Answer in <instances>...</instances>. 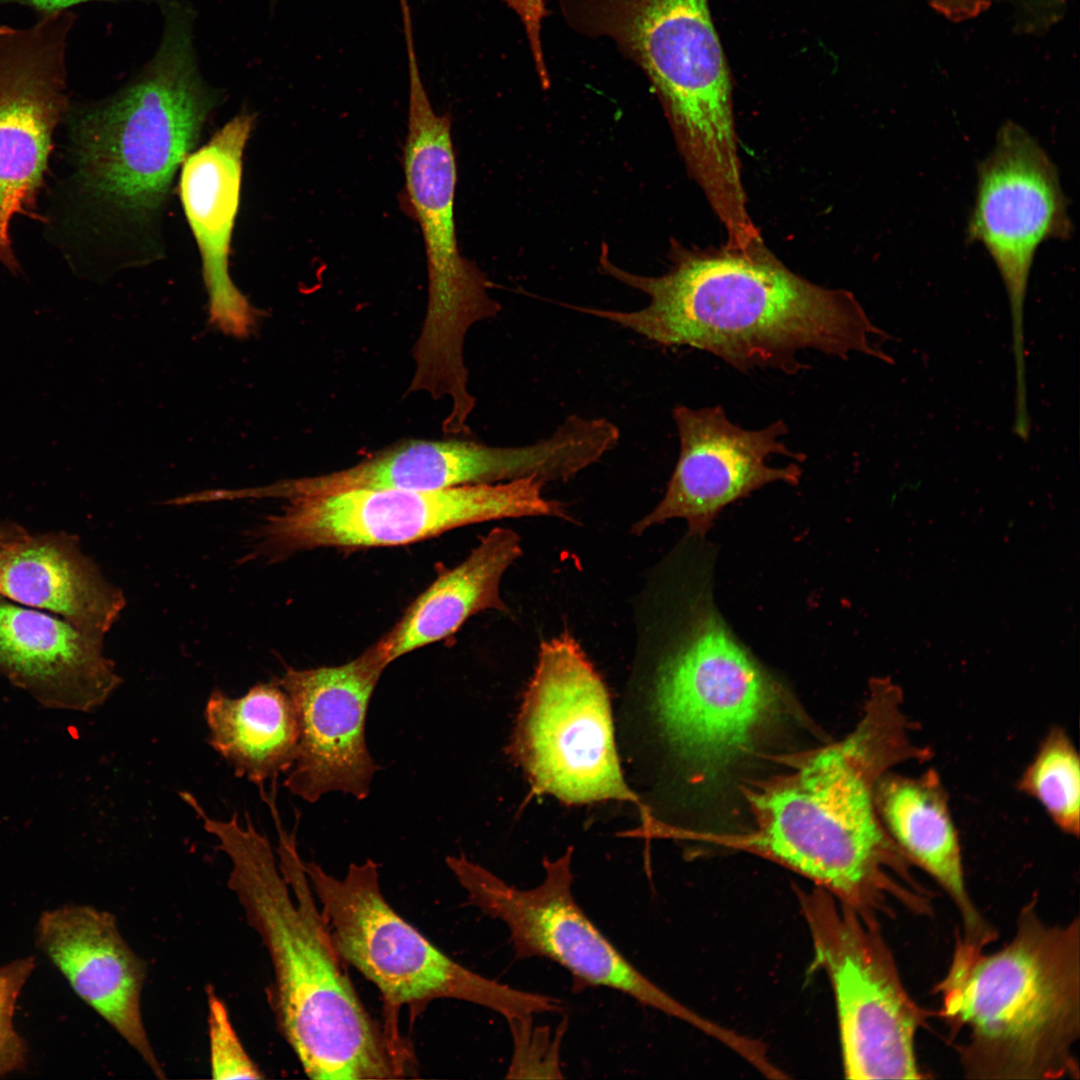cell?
Wrapping results in <instances>:
<instances>
[{"instance_id": "obj_5", "label": "cell", "mask_w": 1080, "mask_h": 1080, "mask_svg": "<svg viewBox=\"0 0 1080 1080\" xmlns=\"http://www.w3.org/2000/svg\"><path fill=\"white\" fill-rule=\"evenodd\" d=\"M956 936L936 984L938 1012L964 1076L978 1080L1079 1078L1080 920L1048 924L1036 898L1020 910L1012 939L993 953Z\"/></svg>"}, {"instance_id": "obj_9", "label": "cell", "mask_w": 1080, "mask_h": 1080, "mask_svg": "<svg viewBox=\"0 0 1080 1080\" xmlns=\"http://www.w3.org/2000/svg\"><path fill=\"white\" fill-rule=\"evenodd\" d=\"M656 675L666 740L699 780L723 772L778 710L782 689L730 629L702 589L692 599Z\"/></svg>"}, {"instance_id": "obj_7", "label": "cell", "mask_w": 1080, "mask_h": 1080, "mask_svg": "<svg viewBox=\"0 0 1080 1080\" xmlns=\"http://www.w3.org/2000/svg\"><path fill=\"white\" fill-rule=\"evenodd\" d=\"M405 50L409 96L401 206L420 226L428 271V305L413 350L416 370L409 390L459 402L469 395L463 352L466 334L477 322L497 316L501 306L489 293L486 274L459 250L451 115L434 110L421 78L415 43L407 41Z\"/></svg>"}, {"instance_id": "obj_14", "label": "cell", "mask_w": 1080, "mask_h": 1080, "mask_svg": "<svg viewBox=\"0 0 1080 1080\" xmlns=\"http://www.w3.org/2000/svg\"><path fill=\"white\" fill-rule=\"evenodd\" d=\"M71 10L39 16L31 26H0V263L20 272L10 224L33 215L52 137L70 107L67 44Z\"/></svg>"}, {"instance_id": "obj_30", "label": "cell", "mask_w": 1080, "mask_h": 1080, "mask_svg": "<svg viewBox=\"0 0 1080 1080\" xmlns=\"http://www.w3.org/2000/svg\"><path fill=\"white\" fill-rule=\"evenodd\" d=\"M994 0H926L937 14L954 23L966 22L985 13Z\"/></svg>"}, {"instance_id": "obj_10", "label": "cell", "mask_w": 1080, "mask_h": 1080, "mask_svg": "<svg viewBox=\"0 0 1080 1080\" xmlns=\"http://www.w3.org/2000/svg\"><path fill=\"white\" fill-rule=\"evenodd\" d=\"M528 477L438 490L357 489L289 499L257 534L256 551L269 559L318 547L406 545L448 530L527 516L569 519L563 505Z\"/></svg>"}, {"instance_id": "obj_6", "label": "cell", "mask_w": 1080, "mask_h": 1080, "mask_svg": "<svg viewBox=\"0 0 1080 1080\" xmlns=\"http://www.w3.org/2000/svg\"><path fill=\"white\" fill-rule=\"evenodd\" d=\"M558 1L571 28L611 39L643 70L716 216L745 222L731 75L708 0Z\"/></svg>"}, {"instance_id": "obj_26", "label": "cell", "mask_w": 1080, "mask_h": 1080, "mask_svg": "<svg viewBox=\"0 0 1080 1080\" xmlns=\"http://www.w3.org/2000/svg\"><path fill=\"white\" fill-rule=\"evenodd\" d=\"M1017 787L1038 801L1063 833L1079 836V755L1063 728L1055 726L1048 731Z\"/></svg>"}, {"instance_id": "obj_2", "label": "cell", "mask_w": 1080, "mask_h": 1080, "mask_svg": "<svg viewBox=\"0 0 1080 1080\" xmlns=\"http://www.w3.org/2000/svg\"><path fill=\"white\" fill-rule=\"evenodd\" d=\"M662 275L630 273L600 255L604 273L649 297L633 311L574 307L665 347H692L746 372L802 369L798 353L890 361L887 339L846 289L820 286L790 270L764 244L747 250L687 249L675 241Z\"/></svg>"}, {"instance_id": "obj_28", "label": "cell", "mask_w": 1080, "mask_h": 1080, "mask_svg": "<svg viewBox=\"0 0 1080 1080\" xmlns=\"http://www.w3.org/2000/svg\"><path fill=\"white\" fill-rule=\"evenodd\" d=\"M35 966V957L26 956L0 967V1076L23 1070L28 1061V1046L15 1028L14 1015Z\"/></svg>"}, {"instance_id": "obj_3", "label": "cell", "mask_w": 1080, "mask_h": 1080, "mask_svg": "<svg viewBox=\"0 0 1080 1080\" xmlns=\"http://www.w3.org/2000/svg\"><path fill=\"white\" fill-rule=\"evenodd\" d=\"M231 861L228 886L269 956L268 1001L280 1034L305 1074L318 1080L393 1079L415 1072L408 1043L370 1016L341 965L311 889L295 838L278 831L276 862L268 838L237 814L228 821L193 807Z\"/></svg>"}, {"instance_id": "obj_15", "label": "cell", "mask_w": 1080, "mask_h": 1080, "mask_svg": "<svg viewBox=\"0 0 1080 1080\" xmlns=\"http://www.w3.org/2000/svg\"><path fill=\"white\" fill-rule=\"evenodd\" d=\"M1073 231L1056 166L1024 128L1007 121L991 153L978 164L967 240L980 243L1005 285L1013 320L1017 373H1023V311L1039 246Z\"/></svg>"}, {"instance_id": "obj_8", "label": "cell", "mask_w": 1080, "mask_h": 1080, "mask_svg": "<svg viewBox=\"0 0 1080 1080\" xmlns=\"http://www.w3.org/2000/svg\"><path fill=\"white\" fill-rule=\"evenodd\" d=\"M303 865L338 955L382 994L391 1035L401 1037V1008L417 1013L437 999L476 1004L507 1021L561 1010L557 999L485 977L440 951L387 902L373 860L351 863L342 878Z\"/></svg>"}, {"instance_id": "obj_20", "label": "cell", "mask_w": 1080, "mask_h": 1080, "mask_svg": "<svg viewBox=\"0 0 1080 1080\" xmlns=\"http://www.w3.org/2000/svg\"><path fill=\"white\" fill-rule=\"evenodd\" d=\"M253 117H234L182 166L179 191L198 244L209 296L211 322L235 337L249 335L257 312L228 274V256L238 210L242 154Z\"/></svg>"}, {"instance_id": "obj_4", "label": "cell", "mask_w": 1080, "mask_h": 1080, "mask_svg": "<svg viewBox=\"0 0 1080 1080\" xmlns=\"http://www.w3.org/2000/svg\"><path fill=\"white\" fill-rule=\"evenodd\" d=\"M216 101L198 70L190 11L167 4L160 46L138 76L100 101L70 104L64 117L65 236L145 256L175 172Z\"/></svg>"}, {"instance_id": "obj_13", "label": "cell", "mask_w": 1080, "mask_h": 1080, "mask_svg": "<svg viewBox=\"0 0 1080 1080\" xmlns=\"http://www.w3.org/2000/svg\"><path fill=\"white\" fill-rule=\"evenodd\" d=\"M571 859V848L557 859H545L544 879L530 889L507 884L465 856H448L446 863L470 904L506 925L518 959L547 958L565 968L576 986L617 990L720 1038L723 1027L652 982L587 916L572 893Z\"/></svg>"}, {"instance_id": "obj_11", "label": "cell", "mask_w": 1080, "mask_h": 1080, "mask_svg": "<svg viewBox=\"0 0 1080 1080\" xmlns=\"http://www.w3.org/2000/svg\"><path fill=\"white\" fill-rule=\"evenodd\" d=\"M814 961L835 997L846 1078L922 1079L915 1038L930 1012L909 995L878 918L816 887L799 893Z\"/></svg>"}, {"instance_id": "obj_24", "label": "cell", "mask_w": 1080, "mask_h": 1080, "mask_svg": "<svg viewBox=\"0 0 1080 1080\" xmlns=\"http://www.w3.org/2000/svg\"><path fill=\"white\" fill-rule=\"evenodd\" d=\"M521 553L520 537L511 529L495 528L482 537L469 556L439 574L376 643L386 662L453 635L481 611H507L500 582Z\"/></svg>"}, {"instance_id": "obj_23", "label": "cell", "mask_w": 1080, "mask_h": 1080, "mask_svg": "<svg viewBox=\"0 0 1080 1080\" xmlns=\"http://www.w3.org/2000/svg\"><path fill=\"white\" fill-rule=\"evenodd\" d=\"M0 596L58 614L101 640L126 605L123 592L66 532L28 533L0 546Z\"/></svg>"}, {"instance_id": "obj_25", "label": "cell", "mask_w": 1080, "mask_h": 1080, "mask_svg": "<svg viewBox=\"0 0 1080 1080\" xmlns=\"http://www.w3.org/2000/svg\"><path fill=\"white\" fill-rule=\"evenodd\" d=\"M208 743L234 769L265 792L267 781L286 774L299 743L297 714L278 680L259 683L239 698L214 689L205 706Z\"/></svg>"}, {"instance_id": "obj_17", "label": "cell", "mask_w": 1080, "mask_h": 1080, "mask_svg": "<svg viewBox=\"0 0 1080 1080\" xmlns=\"http://www.w3.org/2000/svg\"><path fill=\"white\" fill-rule=\"evenodd\" d=\"M572 465V444L559 430L531 444L507 447L474 440L412 439L383 449L349 468L278 481L252 489L251 495L289 500L357 489L438 490L528 477L546 483L564 480Z\"/></svg>"}, {"instance_id": "obj_21", "label": "cell", "mask_w": 1080, "mask_h": 1080, "mask_svg": "<svg viewBox=\"0 0 1080 1080\" xmlns=\"http://www.w3.org/2000/svg\"><path fill=\"white\" fill-rule=\"evenodd\" d=\"M0 674L47 707L81 712L101 706L122 682L103 640L2 596Z\"/></svg>"}, {"instance_id": "obj_32", "label": "cell", "mask_w": 1080, "mask_h": 1080, "mask_svg": "<svg viewBox=\"0 0 1080 1080\" xmlns=\"http://www.w3.org/2000/svg\"><path fill=\"white\" fill-rule=\"evenodd\" d=\"M25 528L15 522L0 520V546L26 536Z\"/></svg>"}, {"instance_id": "obj_1", "label": "cell", "mask_w": 1080, "mask_h": 1080, "mask_svg": "<svg viewBox=\"0 0 1080 1080\" xmlns=\"http://www.w3.org/2000/svg\"><path fill=\"white\" fill-rule=\"evenodd\" d=\"M864 713L843 740L796 759L791 771L747 794L754 828L741 847L812 880L866 916L896 901L930 915L932 894L912 873L877 812L875 788L893 767L929 760L890 678L872 679Z\"/></svg>"}, {"instance_id": "obj_16", "label": "cell", "mask_w": 1080, "mask_h": 1080, "mask_svg": "<svg viewBox=\"0 0 1080 1080\" xmlns=\"http://www.w3.org/2000/svg\"><path fill=\"white\" fill-rule=\"evenodd\" d=\"M672 417L679 438L678 459L662 499L634 524L635 534L682 519L690 535L703 537L727 505L771 483H799L798 464L775 467L768 462L774 455L798 462L806 458L781 441L788 433L783 420L749 430L733 423L721 405L678 404Z\"/></svg>"}, {"instance_id": "obj_18", "label": "cell", "mask_w": 1080, "mask_h": 1080, "mask_svg": "<svg viewBox=\"0 0 1080 1080\" xmlns=\"http://www.w3.org/2000/svg\"><path fill=\"white\" fill-rule=\"evenodd\" d=\"M387 665L375 643L346 664L289 667L278 680L299 724L297 756L284 780L293 795L309 803L330 792L358 800L369 795L378 766L366 742V717Z\"/></svg>"}, {"instance_id": "obj_29", "label": "cell", "mask_w": 1080, "mask_h": 1080, "mask_svg": "<svg viewBox=\"0 0 1080 1080\" xmlns=\"http://www.w3.org/2000/svg\"><path fill=\"white\" fill-rule=\"evenodd\" d=\"M533 1017L508 1021L513 1038V1056L508 1078L562 1077L559 1067V1043L562 1029L552 1037L545 1027L532 1024Z\"/></svg>"}, {"instance_id": "obj_31", "label": "cell", "mask_w": 1080, "mask_h": 1080, "mask_svg": "<svg viewBox=\"0 0 1080 1080\" xmlns=\"http://www.w3.org/2000/svg\"><path fill=\"white\" fill-rule=\"evenodd\" d=\"M92 1L117 0H0V5L15 4L30 8L41 15L70 10L72 7Z\"/></svg>"}, {"instance_id": "obj_22", "label": "cell", "mask_w": 1080, "mask_h": 1080, "mask_svg": "<svg viewBox=\"0 0 1080 1080\" xmlns=\"http://www.w3.org/2000/svg\"><path fill=\"white\" fill-rule=\"evenodd\" d=\"M880 820L899 850L927 873L955 905L961 937L985 948L997 931L974 904L965 882L958 831L945 786L934 769L916 776L885 773L875 788Z\"/></svg>"}, {"instance_id": "obj_19", "label": "cell", "mask_w": 1080, "mask_h": 1080, "mask_svg": "<svg viewBox=\"0 0 1080 1080\" xmlns=\"http://www.w3.org/2000/svg\"><path fill=\"white\" fill-rule=\"evenodd\" d=\"M35 940L74 993L157 1078H166L141 1011L146 964L122 936L114 915L86 904L51 908L40 914Z\"/></svg>"}, {"instance_id": "obj_33", "label": "cell", "mask_w": 1080, "mask_h": 1080, "mask_svg": "<svg viewBox=\"0 0 1080 1080\" xmlns=\"http://www.w3.org/2000/svg\"><path fill=\"white\" fill-rule=\"evenodd\" d=\"M1019 4L1033 10L1054 11L1065 7L1069 0H1015Z\"/></svg>"}, {"instance_id": "obj_12", "label": "cell", "mask_w": 1080, "mask_h": 1080, "mask_svg": "<svg viewBox=\"0 0 1080 1080\" xmlns=\"http://www.w3.org/2000/svg\"><path fill=\"white\" fill-rule=\"evenodd\" d=\"M513 753L537 793L567 804L618 800L641 808L621 771L606 686L568 633L541 643Z\"/></svg>"}, {"instance_id": "obj_27", "label": "cell", "mask_w": 1080, "mask_h": 1080, "mask_svg": "<svg viewBox=\"0 0 1080 1080\" xmlns=\"http://www.w3.org/2000/svg\"><path fill=\"white\" fill-rule=\"evenodd\" d=\"M208 1037L212 1078L262 1079L264 1075L246 1052L227 1007L212 987L207 989Z\"/></svg>"}]
</instances>
